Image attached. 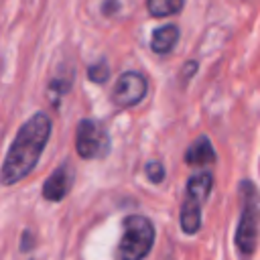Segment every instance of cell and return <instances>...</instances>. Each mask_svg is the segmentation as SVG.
I'll use <instances>...</instances> for the list:
<instances>
[{
	"instance_id": "cell-7",
	"label": "cell",
	"mask_w": 260,
	"mask_h": 260,
	"mask_svg": "<svg viewBox=\"0 0 260 260\" xmlns=\"http://www.w3.org/2000/svg\"><path fill=\"white\" fill-rule=\"evenodd\" d=\"M73 181H75V169H73V165L69 160H65L43 183V197L47 201H53V203L65 199V195L73 187Z\"/></svg>"
},
{
	"instance_id": "cell-3",
	"label": "cell",
	"mask_w": 260,
	"mask_h": 260,
	"mask_svg": "<svg viewBox=\"0 0 260 260\" xmlns=\"http://www.w3.org/2000/svg\"><path fill=\"white\" fill-rule=\"evenodd\" d=\"M240 221L236 228V246L240 254L252 256L258 240V195L252 181L240 183Z\"/></svg>"
},
{
	"instance_id": "cell-1",
	"label": "cell",
	"mask_w": 260,
	"mask_h": 260,
	"mask_svg": "<svg viewBox=\"0 0 260 260\" xmlns=\"http://www.w3.org/2000/svg\"><path fill=\"white\" fill-rule=\"evenodd\" d=\"M49 136H51V118L45 112H37L35 116H30L20 126L6 152L4 165L0 169V183L8 187L22 181L37 167Z\"/></svg>"
},
{
	"instance_id": "cell-2",
	"label": "cell",
	"mask_w": 260,
	"mask_h": 260,
	"mask_svg": "<svg viewBox=\"0 0 260 260\" xmlns=\"http://www.w3.org/2000/svg\"><path fill=\"white\" fill-rule=\"evenodd\" d=\"M154 244V225L144 215H128L122 221V236L114 250L116 260H144Z\"/></svg>"
},
{
	"instance_id": "cell-12",
	"label": "cell",
	"mask_w": 260,
	"mask_h": 260,
	"mask_svg": "<svg viewBox=\"0 0 260 260\" xmlns=\"http://www.w3.org/2000/svg\"><path fill=\"white\" fill-rule=\"evenodd\" d=\"M87 77L91 83H106L108 77H110V67L106 63V59H100L95 63H91L87 67Z\"/></svg>"
},
{
	"instance_id": "cell-11",
	"label": "cell",
	"mask_w": 260,
	"mask_h": 260,
	"mask_svg": "<svg viewBox=\"0 0 260 260\" xmlns=\"http://www.w3.org/2000/svg\"><path fill=\"white\" fill-rule=\"evenodd\" d=\"M71 75H61V77H55L53 81H49V87H47V93L51 95V100L57 104L61 100V95H65L69 89H71Z\"/></svg>"
},
{
	"instance_id": "cell-13",
	"label": "cell",
	"mask_w": 260,
	"mask_h": 260,
	"mask_svg": "<svg viewBox=\"0 0 260 260\" xmlns=\"http://www.w3.org/2000/svg\"><path fill=\"white\" fill-rule=\"evenodd\" d=\"M144 173H146V177H148L152 183H160V181L165 179V167H162V162H158V160L146 162Z\"/></svg>"
},
{
	"instance_id": "cell-6",
	"label": "cell",
	"mask_w": 260,
	"mask_h": 260,
	"mask_svg": "<svg viewBox=\"0 0 260 260\" xmlns=\"http://www.w3.org/2000/svg\"><path fill=\"white\" fill-rule=\"evenodd\" d=\"M146 89H148V83L142 73L126 71L118 77V81L112 89V102L118 108H134L144 100Z\"/></svg>"
},
{
	"instance_id": "cell-10",
	"label": "cell",
	"mask_w": 260,
	"mask_h": 260,
	"mask_svg": "<svg viewBox=\"0 0 260 260\" xmlns=\"http://www.w3.org/2000/svg\"><path fill=\"white\" fill-rule=\"evenodd\" d=\"M185 0H146V8L150 12V16L154 18H162V16H171L183 10Z\"/></svg>"
},
{
	"instance_id": "cell-9",
	"label": "cell",
	"mask_w": 260,
	"mask_h": 260,
	"mask_svg": "<svg viewBox=\"0 0 260 260\" xmlns=\"http://www.w3.org/2000/svg\"><path fill=\"white\" fill-rule=\"evenodd\" d=\"M177 41H179V28L175 24H165V26H160V28H156L152 32L150 49L156 55H167V53L173 51Z\"/></svg>"
},
{
	"instance_id": "cell-14",
	"label": "cell",
	"mask_w": 260,
	"mask_h": 260,
	"mask_svg": "<svg viewBox=\"0 0 260 260\" xmlns=\"http://www.w3.org/2000/svg\"><path fill=\"white\" fill-rule=\"evenodd\" d=\"M30 242L35 244V238L30 236V232H24V236H22V244H20V250H22V252H26V250L30 248Z\"/></svg>"
},
{
	"instance_id": "cell-4",
	"label": "cell",
	"mask_w": 260,
	"mask_h": 260,
	"mask_svg": "<svg viewBox=\"0 0 260 260\" xmlns=\"http://www.w3.org/2000/svg\"><path fill=\"white\" fill-rule=\"evenodd\" d=\"M213 187V175L209 171H201L187 181L185 199L181 205V230L185 234H195L201 228V207L207 201Z\"/></svg>"
},
{
	"instance_id": "cell-5",
	"label": "cell",
	"mask_w": 260,
	"mask_h": 260,
	"mask_svg": "<svg viewBox=\"0 0 260 260\" xmlns=\"http://www.w3.org/2000/svg\"><path fill=\"white\" fill-rule=\"evenodd\" d=\"M75 150L85 160L108 156L110 134H108L106 126L98 120H91V118L81 120L77 124V132H75Z\"/></svg>"
},
{
	"instance_id": "cell-8",
	"label": "cell",
	"mask_w": 260,
	"mask_h": 260,
	"mask_svg": "<svg viewBox=\"0 0 260 260\" xmlns=\"http://www.w3.org/2000/svg\"><path fill=\"white\" fill-rule=\"evenodd\" d=\"M213 160H215V150H213V146L205 134L197 136L185 152V162L191 167H205Z\"/></svg>"
}]
</instances>
